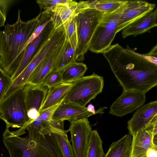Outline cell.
Instances as JSON below:
<instances>
[{
	"instance_id": "obj_17",
	"label": "cell",
	"mask_w": 157,
	"mask_h": 157,
	"mask_svg": "<svg viewBox=\"0 0 157 157\" xmlns=\"http://www.w3.org/2000/svg\"><path fill=\"white\" fill-rule=\"evenodd\" d=\"M127 0H98L80 1L77 2L75 13L76 15L87 9H94L105 13H112L123 6Z\"/></svg>"
},
{
	"instance_id": "obj_26",
	"label": "cell",
	"mask_w": 157,
	"mask_h": 157,
	"mask_svg": "<svg viewBox=\"0 0 157 157\" xmlns=\"http://www.w3.org/2000/svg\"><path fill=\"white\" fill-rule=\"evenodd\" d=\"M75 17L67 21L63 25V26L66 38L70 43L71 46L75 50L77 45V38Z\"/></svg>"
},
{
	"instance_id": "obj_4",
	"label": "cell",
	"mask_w": 157,
	"mask_h": 157,
	"mask_svg": "<svg viewBox=\"0 0 157 157\" xmlns=\"http://www.w3.org/2000/svg\"><path fill=\"white\" fill-rule=\"evenodd\" d=\"M105 14L95 9H87L75 16L77 38L75 53L76 61L84 60L91 39Z\"/></svg>"
},
{
	"instance_id": "obj_33",
	"label": "cell",
	"mask_w": 157,
	"mask_h": 157,
	"mask_svg": "<svg viewBox=\"0 0 157 157\" xmlns=\"http://www.w3.org/2000/svg\"><path fill=\"white\" fill-rule=\"evenodd\" d=\"M148 56L156 64L157 63V45L153 47L150 52L145 54Z\"/></svg>"
},
{
	"instance_id": "obj_32",
	"label": "cell",
	"mask_w": 157,
	"mask_h": 157,
	"mask_svg": "<svg viewBox=\"0 0 157 157\" xmlns=\"http://www.w3.org/2000/svg\"><path fill=\"white\" fill-rule=\"evenodd\" d=\"M149 130L152 134L154 139L156 136L157 132V118L154 120L147 128Z\"/></svg>"
},
{
	"instance_id": "obj_19",
	"label": "cell",
	"mask_w": 157,
	"mask_h": 157,
	"mask_svg": "<svg viewBox=\"0 0 157 157\" xmlns=\"http://www.w3.org/2000/svg\"><path fill=\"white\" fill-rule=\"evenodd\" d=\"M132 141L130 134L124 135L111 144L104 157H130Z\"/></svg>"
},
{
	"instance_id": "obj_3",
	"label": "cell",
	"mask_w": 157,
	"mask_h": 157,
	"mask_svg": "<svg viewBox=\"0 0 157 157\" xmlns=\"http://www.w3.org/2000/svg\"><path fill=\"white\" fill-rule=\"evenodd\" d=\"M24 88L12 93L0 101V119L6 123V128H20L15 131L18 136L33 121L29 119L25 100Z\"/></svg>"
},
{
	"instance_id": "obj_30",
	"label": "cell",
	"mask_w": 157,
	"mask_h": 157,
	"mask_svg": "<svg viewBox=\"0 0 157 157\" xmlns=\"http://www.w3.org/2000/svg\"><path fill=\"white\" fill-rule=\"evenodd\" d=\"M63 101L55 105L40 111L39 116L42 123L48 122L52 120V116L56 110Z\"/></svg>"
},
{
	"instance_id": "obj_7",
	"label": "cell",
	"mask_w": 157,
	"mask_h": 157,
	"mask_svg": "<svg viewBox=\"0 0 157 157\" xmlns=\"http://www.w3.org/2000/svg\"><path fill=\"white\" fill-rule=\"evenodd\" d=\"M75 157H85L91 128L87 118L70 123L69 129Z\"/></svg>"
},
{
	"instance_id": "obj_25",
	"label": "cell",
	"mask_w": 157,
	"mask_h": 157,
	"mask_svg": "<svg viewBox=\"0 0 157 157\" xmlns=\"http://www.w3.org/2000/svg\"><path fill=\"white\" fill-rule=\"evenodd\" d=\"M39 23L33 33L25 44L23 52L27 45L38 36L48 24L52 20V13L50 12H40Z\"/></svg>"
},
{
	"instance_id": "obj_11",
	"label": "cell",
	"mask_w": 157,
	"mask_h": 157,
	"mask_svg": "<svg viewBox=\"0 0 157 157\" xmlns=\"http://www.w3.org/2000/svg\"><path fill=\"white\" fill-rule=\"evenodd\" d=\"M54 30L51 21L39 35L27 45L24 50V54L17 68L10 77L12 80L16 78L28 65L42 44Z\"/></svg>"
},
{
	"instance_id": "obj_15",
	"label": "cell",
	"mask_w": 157,
	"mask_h": 157,
	"mask_svg": "<svg viewBox=\"0 0 157 157\" xmlns=\"http://www.w3.org/2000/svg\"><path fill=\"white\" fill-rule=\"evenodd\" d=\"M48 88L42 85L26 84L24 88L25 100L27 111L36 110L39 113L46 96Z\"/></svg>"
},
{
	"instance_id": "obj_9",
	"label": "cell",
	"mask_w": 157,
	"mask_h": 157,
	"mask_svg": "<svg viewBox=\"0 0 157 157\" xmlns=\"http://www.w3.org/2000/svg\"><path fill=\"white\" fill-rule=\"evenodd\" d=\"M157 118V101H152L137 109L128 122L127 128L132 136L137 132L147 129Z\"/></svg>"
},
{
	"instance_id": "obj_22",
	"label": "cell",
	"mask_w": 157,
	"mask_h": 157,
	"mask_svg": "<svg viewBox=\"0 0 157 157\" xmlns=\"http://www.w3.org/2000/svg\"><path fill=\"white\" fill-rule=\"evenodd\" d=\"M87 69L86 64L76 62L62 71L63 83H71L80 78Z\"/></svg>"
},
{
	"instance_id": "obj_2",
	"label": "cell",
	"mask_w": 157,
	"mask_h": 157,
	"mask_svg": "<svg viewBox=\"0 0 157 157\" xmlns=\"http://www.w3.org/2000/svg\"><path fill=\"white\" fill-rule=\"evenodd\" d=\"M20 10L16 21L7 24L0 30V67L10 77L17 68L23 57V48L38 24L40 14L26 21L21 17Z\"/></svg>"
},
{
	"instance_id": "obj_34",
	"label": "cell",
	"mask_w": 157,
	"mask_h": 157,
	"mask_svg": "<svg viewBox=\"0 0 157 157\" xmlns=\"http://www.w3.org/2000/svg\"><path fill=\"white\" fill-rule=\"evenodd\" d=\"M146 157H157V148H149L146 153Z\"/></svg>"
},
{
	"instance_id": "obj_21",
	"label": "cell",
	"mask_w": 157,
	"mask_h": 157,
	"mask_svg": "<svg viewBox=\"0 0 157 157\" xmlns=\"http://www.w3.org/2000/svg\"><path fill=\"white\" fill-rule=\"evenodd\" d=\"M75 49L72 48L65 38L61 52L54 64L52 70L62 71L75 62Z\"/></svg>"
},
{
	"instance_id": "obj_13",
	"label": "cell",
	"mask_w": 157,
	"mask_h": 157,
	"mask_svg": "<svg viewBox=\"0 0 157 157\" xmlns=\"http://www.w3.org/2000/svg\"><path fill=\"white\" fill-rule=\"evenodd\" d=\"M157 26V9L150 11L128 25L122 30V37L136 36L148 31Z\"/></svg>"
},
{
	"instance_id": "obj_18",
	"label": "cell",
	"mask_w": 157,
	"mask_h": 157,
	"mask_svg": "<svg viewBox=\"0 0 157 157\" xmlns=\"http://www.w3.org/2000/svg\"><path fill=\"white\" fill-rule=\"evenodd\" d=\"M77 3L75 1L68 0L66 2L57 4L52 10V21L54 29L62 26L67 21L75 17Z\"/></svg>"
},
{
	"instance_id": "obj_5",
	"label": "cell",
	"mask_w": 157,
	"mask_h": 157,
	"mask_svg": "<svg viewBox=\"0 0 157 157\" xmlns=\"http://www.w3.org/2000/svg\"><path fill=\"white\" fill-rule=\"evenodd\" d=\"M126 2L116 11L105 14L91 39L88 50L103 53L111 45L116 35L119 32L118 21L126 6Z\"/></svg>"
},
{
	"instance_id": "obj_12",
	"label": "cell",
	"mask_w": 157,
	"mask_h": 157,
	"mask_svg": "<svg viewBox=\"0 0 157 157\" xmlns=\"http://www.w3.org/2000/svg\"><path fill=\"white\" fill-rule=\"evenodd\" d=\"M94 114L88 111L86 107L62 101L56 110L52 120L64 121L67 120L71 123L82 118H87Z\"/></svg>"
},
{
	"instance_id": "obj_16",
	"label": "cell",
	"mask_w": 157,
	"mask_h": 157,
	"mask_svg": "<svg viewBox=\"0 0 157 157\" xmlns=\"http://www.w3.org/2000/svg\"><path fill=\"white\" fill-rule=\"evenodd\" d=\"M63 44L38 65L29 77L26 84L34 86H39L42 84L45 77L52 71L54 63L61 51Z\"/></svg>"
},
{
	"instance_id": "obj_27",
	"label": "cell",
	"mask_w": 157,
	"mask_h": 157,
	"mask_svg": "<svg viewBox=\"0 0 157 157\" xmlns=\"http://www.w3.org/2000/svg\"><path fill=\"white\" fill-rule=\"evenodd\" d=\"M62 71H51L45 77L41 85L48 88L62 83Z\"/></svg>"
},
{
	"instance_id": "obj_28",
	"label": "cell",
	"mask_w": 157,
	"mask_h": 157,
	"mask_svg": "<svg viewBox=\"0 0 157 157\" xmlns=\"http://www.w3.org/2000/svg\"><path fill=\"white\" fill-rule=\"evenodd\" d=\"M12 82L10 76L4 72L0 67V101L4 98L5 94Z\"/></svg>"
},
{
	"instance_id": "obj_1",
	"label": "cell",
	"mask_w": 157,
	"mask_h": 157,
	"mask_svg": "<svg viewBox=\"0 0 157 157\" xmlns=\"http://www.w3.org/2000/svg\"><path fill=\"white\" fill-rule=\"evenodd\" d=\"M123 90L146 93L157 85V64L128 46L111 45L103 53Z\"/></svg>"
},
{
	"instance_id": "obj_14",
	"label": "cell",
	"mask_w": 157,
	"mask_h": 157,
	"mask_svg": "<svg viewBox=\"0 0 157 157\" xmlns=\"http://www.w3.org/2000/svg\"><path fill=\"white\" fill-rule=\"evenodd\" d=\"M132 136L130 157H146V153L149 148H157L152 134L147 129L137 132Z\"/></svg>"
},
{
	"instance_id": "obj_10",
	"label": "cell",
	"mask_w": 157,
	"mask_h": 157,
	"mask_svg": "<svg viewBox=\"0 0 157 157\" xmlns=\"http://www.w3.org/2000/svg\"><path fill=\"white\" fill-rule=\"evenodd\" d=\"M155 4L142 0H127L126 6L118 21V32L147 13L153 10Z\"/></svg>"
},
{
	"instance_id": "obj_29",
	"label": "cell",
	"mask_w": 157,
	"mask_h": 157,
	"mask_svg": "<svg viewBox=\"0 0 157 157\" xmlns=\"http://www.w3.org/2000/svg\"><path fill=\"white\" fill-rule=\"evenodd\" d=\"M68 0H37L36 2L40 10V12H51L58 4L64 3Z\"/></svg>"
},
{
	"instance_id": "obj_24",
	"label": "cell",
	"mask_w": 157,
	"mask_h": 157,
	"mask_svg": "<svg viewBox=\"0 0 157 157\" xmlns=\"http://www.w3.org/2000/svg\"><path fill=\"white\" fill-rule=\"evenodd\" d=\"M68 130L59 129L54 133L59 143L63 157H75L71 143L68 139Z\"/></svg>"
},
{
	"instance_id": "obj_6",
	"label": "cell",
	"mask_w": 157,
	"mask_h": 157,
	"mask_svg": "<svg viewBox=\"0 0 157 157\" xmlns=\"http://www.w3.org/2000/svg\"><path fill=\"white\" fill-rule=\"evenodd\" d=\"M103 86V77L94 73L90 75L82 76L72 83L62 102L85 107L101 92Z\"/></svg>"
},
{
	"instance_id": "obj_23",
	"label": "cell",
	"mask_w": 157,
	"mask_h": 157,
	"mask_svg": "<svg viewBox=\"0 0 157 157\" xmlns=\"http://www.w3.org/2000/svg\"><path fill=\"white\" fill-rule=\"evenodd\" d=\"M102 141L98 132L92 130L85 157H104Z\"/></svg>"
},
{
	"instance_id": "obj_8",
	"label": "cell",
	"mask_w": 157,
	"mask_h": 157,
	"mask_svg": "<svg viewBox=\"0 0 157 157\" xmlns=\"http://www.w3.org/2000/svg\"><path fill=\"white\" fill-rule=\"evenodd\" d=\"M146 99L145 94L144 93L136 90H123L110 106L109 113L123 117L143 105Z\"/></svg>"
},
{
	"instance_id": "obj_20",
	"label": "cell",
	"mask_w": 157,
	"mask_h": 157,
	"mask_svg": "<svg viewBox=\"0 0 157 157\" xmlns=\"http://www.w3.org/2000/svg\"><path fill=\"white\" fill-rule=\"evenodd\" d=\"M72 84V83H62L49 88L40 111L55 105L62 101Z\"/></svg>"
},
{
	"instance_id": "obj_31",
	"label": "cell",
	"mask_w": 157,
	"mask_h": 157,
	"mask_svg": "<svg viewBox=\"0 0 157 157\" xmlns=\"http://www.w3.org/2000/svg\"><path fill=\"white\" fill-rule=\"evenodd\" d=\"M13 1L11 0H0V27L4 26L8 9Z\"/></svg>"
}]
</instances>
